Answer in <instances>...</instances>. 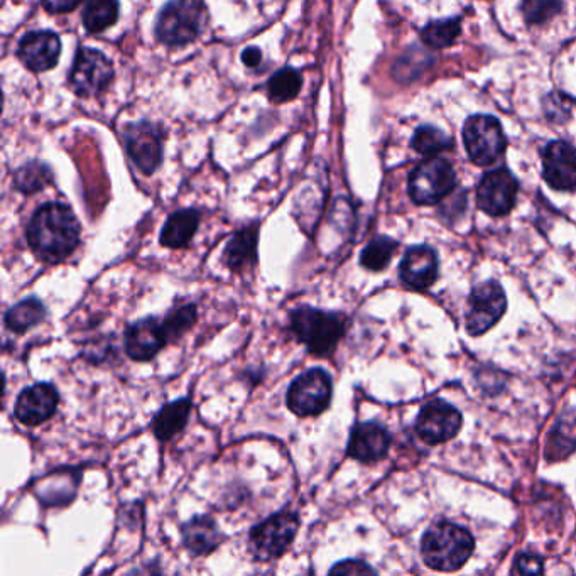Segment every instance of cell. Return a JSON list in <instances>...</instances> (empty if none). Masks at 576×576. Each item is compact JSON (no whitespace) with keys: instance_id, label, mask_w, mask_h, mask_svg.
<instances>
[{"instance_id":"cell-34","label":"cell","mask_w":576,"mask_h":576,"mask_svg":"<svg viewBox=\"0 0 576 576\" xmlns=\"http://www.w3.org/2000/svg\"><path fill=\"white\" fill-rule=\"evenodd\" d=\"M573 104H575V102H573L568 95L551 93V95H548L546 100H544V110H546V115H548L549 119L561 122V120L568 119Z\"/></svg>"},{"instance_id":"cell-4","label":"cell","mask_w":576,"mask_h":576,"mask_svg":"<svg viewBox=\"0 0 576 576\" xmlns=\"http://www.w3.org/2000/svg\"><path fill=\"white\" fill-rule=\"evenodd\" d=\"M299 524L298 514L288 509L272 514L250 529V553L264 563L278 560L294 543Z\"/></svg>"},{"instance_id":"cell-14","label":"cell","mask_w":576,"mask_h":576,"mask_svg":"<svg viewBox=\"0 0 576 576\" xmlns=\"http://www.w3.org/2000/svg\"><path fill=\"white\" fill-rule=\"evenodd\" d=\"M60 406V392L49 382H38L26 387L17 397L14 416L29 428L46 423L55 416Z\"/></svg>"},{"instance_id":"cell-17","label":"cell","mask_w":576,"mask_h":576,"mask_svg":"<svg viewBox=\"0 0 576 576\" xmlns=\"http://www.w3.org/2000/svg\"><path fill=\"white\" fill-rule=\"evenodd\" d=\"M543 178L553 190H576V151L570 144L549 142L543 151Z\"/></svg>"},{"instance_id":"cell-26","label":"cell","mask_w":576,"mask_h":576,"mask_svg":"<svg viewBox=\"0 0 576 576\" xmlns=\"http://www.w3.org/2000/svg\"><path fill=\"white\" fill-rule=\"evenodd\" d=\"M119 19V0H88L83 24L90 33H102Z\"/></svg>"},{"instance_id":"cell-23","label":"cell","mask_w":576,"mask_h":576,"mask_svg":"<svg viewBox=\"0 0 576 576\" xmlns=\"http://www.w3.org/2000/svg\"><path fill=\"white\" fill-rule=\"evenodd\" d=\"M191 406L190 397H181L178 401L164 404L151 423L154 436L159 441H169L185 430L190 421Z\"/></svg>"},{"instance_id":"cell-38","label":"cell","mask_w":576,"mask_h":576,"mask_svg":"<svg viewBox=\"0 0 576 576\" xmlns=\"http://www.w3.org/2000/svg\"><path fill=\"white\" fill-rule=\"evenodd\" d=\"M261 60V49L247 48L245 49L244 53H242V61H244L245 65L250 66V68H254V66L259 65Z\"/></svg>"},{"instance_id":"cell-21","label":"cell","mask_w":576,"mask_h":576,"mask_svg":"<svg viewBox=\"0 0 576 576\" xmlns=\"http://www.w3.org/2000/svg\"><path fill=\"white\" fill-rule=\"evenodd\" d=\"M257 245H259V229L250 225L239 230L223 249L222 261L232 272H242L257 264Z\"/></svg>"},{"instance_id":"cell-35","label":"cell","mask_w":576,"mask_h":576,"mask_svg":"<svg viewBox=\"0 0 576 576\" xmlns=\"http://www.w3.org/2000/svg\"><path fill=\"white\" fill-rule=\"evenodd\" d=\"M543 571V558L534 553H521L512 566V575H541Z\"/></svg>"},{"instance_id":"cell-28","label":"cell","mask_w":576,"mask_h":576,"mask_svg":"<svg viewBox=\"0 0 576 576\" xmlns=\"http://www.w3.org/2000/svg\"><path fill=\"white\" fill-rule=\"evenodd\" d=\"M301 87H303L301 73L294 68H283L272 75L267 88H269V97L272 102L284 104L298 97Z\"/></svg>"},{"instance_id":"cell-1","label":"cell","mask_w":576,"mask_h":576,"mask_svg":"<svg viewBox=\"0 0 576 576\" xmlns=\"http://www.w3.org/2000/svg\"><path fill=\"white\" fill-rule=\"evenodd\" d=\"M80 223L70 207L46 203L34 212L26 239L34 254L44 262H61L80 245Z\"/></svg>"},{"instance_id":"cell-15","label":"cell","mask_w":576,"mask_h":576,"mask_svg":"<svg viewBox=\"0 0 576 576\" xmlns=\"http://www.w3.org/2000/svg\"><path fill=\"white\" fill-rule=\"evenodd\" d=\"M391 433L375 421L355 424L348 438L347 455L357 462L372 465L386 458L391 448Z\"/></svg>"},{"instance_id":"cell-27","label":"cell","mask_w":576,"mask_h":576,"mask_svg":"<svg viewBox=\"0 0 576 576\" xmlns=\"http://www.w3.org/2000/svg\"><path fill=\"white\" fill-rule=\"evenodd\" d=\"M397 247L399 244L391 237H375L362 250L360 266L365 267L367 271H384L391 264Z\"/></svg>"},{"instance_id":"cell-8","label":"cell","mask_w":576,"mask_h":576,"mask_svg":"<svg viewBox=\"0 0 576 576\" xmlns=\"http://www.w3.org/2000/svg\"><path fill=\"white\" fill-rule=\"evenodd\" d=\"M468 158L479 166H489L504 154L507 139L499 120L490 115H473L463 127Z\"/></svg>"},{"instance_id":"cell-5","label":"cell","mask_w":576,"mask_h":576,"mask_svg":"<svg viewBox=\"0 0 576 576\" xmlns=\"http://www.w3.org/2000/svg\"><path fill=\"white\" fill-rule=\"evenodd\" d=\"M333 397V379L321 367L305 370L299 374L286 392V404L298 418H316L325 413Z\"/></svg>"},{"instance_id":"cell-19","label":"cell","mask_w":576,"mask_h":576,"mask_svg":"<svg viewBox=\"0 0 576 576\" xmlns=\"http://www.w3.org/2000/svg\"><path fill=\"white\" fill-rule=\"evenodd\" d=\"M17 53L29 70H51L60 60V38L49 31H34L21 39Z\"/></svg>"},{"instance_id":"cell-12","label":"cell","mask_w":576,"mask_h":576,"mask_svg":"<svg viewBox=\"0 0 576 576\" xmlns=\"http://www.w3.org/2000/svg\"><path fill=\"white\" fill-rule=\"evenodd\" d=\"M171 343L164 320L146 316L127 327L124 333L125 354L134 362H149Z\"/></svg>"},{"instance_id":"cell-10","label":"cell","mask_w":576,"mask_h":576,"mask_svg":"<svg viewBox=\"0 0 576 576\" xmlns=\"http://www.w3.org/2000/svg\"><path fill=\"white\" fill-rule=\"evenodd\" d=\"M463 416L453 404L433 399L424 404L416 419V433L428 445L453 440L462 430Z\"/></svg>"},{"instance_id":"cell-18","label":"cell","mask_w":576,"mask_h":576,"mask_svg":"<svg viewBox=\"0 0 576 576\" xmlns=\"http://www.w3.org/2000/svg\"><path fill=\"white\" fill-rule=\"evenodd\" d=\"M440 262L436 250L430 245H414L404 254L399 274L403 283L411 289H428L436 283Z\"/></svg>"},{"instance_id":"cell-31","label":"cell","mask_w":576,"mask_h":576,"mask_svg":"<svg viewBox=\"0 0 576 576\" xmlns=\"http://www.w3.org/2000/svg\"><path fill=\"white\" fill-rule=\"evenodd\" d=\"M164 325L168 330L171 343L180 340L186 332H190L198 321V308L193 303L188 305L174 306L168 315L164 316Z\"/></svg>"},{"instance_id":"cell-24","label":"cell","mask_w":576,"mask_h":576,"mask_svg":"<svg viewBox=\"0 0 576 576\" xmlns=\"http://www.w3.org/2000/svg\"><path fill=\"white\" fill-rule=\"evenodd\" d=\"M576 452V413L561 414L549 431L546 460L560 462Z\"/></svg>"},{"instance_id":"cell-36","label":"cell","mask_w":576,"mask_h":576,"mask_svg":"<svg viewBox=\"0 0 576 576\" xmlns=\"http://www.w3.org/2000/svg\"><path fill=\"white\" fill-rule=\"evenodd\" d=\"M364 573H375V570L364 561L357 560L342 561L330 570V575H364Z\"/></svg>"},{"instance_id":"cell-25","label":"cell","mask_w":576,"mask_h":576,"mask_svg":"<svg viewBox=\"0 0 576 576\" xmlns=\"http://www.w3.org/2000/svg\"><path fill=\"white\" fill-rule=\"evenodd\" d=\"M46 316H48V310H46L43 301L31 296V298L22 299L12 308H9L6 316H4V323H6L9 332L22 335L31 328L38 327L39 323L46 320Z\"/></svg>"},{"instance_id":"cell-30","label":"cell","mask_w":576,"mask_h":576,"mask_svg":"<svg viewBox=\"0 0 576 576\" xmlns=\"http://www.w3.org/2000/svg\"><path fill=\"white\" fill-rule=\"evenodd\" d=\"M452 139L446 136L445 132L436 129L433 125H423L419 127L413 137V147L423 156H436L445 149L452 147Z\"/></svg>"},{"instance_id":"cell-13","label":"cell","mask_w":576,"mask_h":576,"mask_svg":"<svg viewBox=\"0 0 576 576\" xmlns=\"http://www.w3.org/2000/svg\"><path fill=\"white\" fill-rule=\"evenodd\" d=\"M519 183L506 168L485 174L477 188V203L490 217H504L516 205Z\"/></svg>"},{"instance_id":"cell-7","label":"cell","mask_w":576,"mask_h":576,"mask_svg":"<svg viewBox=\"0 0 576 576\" xmlns=\"http://www.w3.org/2000/svg\"><path fill=\"white\" fill-rule=\"evenodd\" d=\"M457 176L446 159L428 158L409 176V196L416 205H436L452 193Z\"/></svg>"},{"instance_id":"cell-3","label":"cell","mask_w":576,"mask_h":576,"mask_svg":"<svg viewBox=\"0 0 576 576\" xmlns=\"http://www.w3.org/2000/svg\"><path fill=\"white\" fill-rule=\"evenodd\" d=\"M475 539L455 522L438 521L421 539V556L431 570L452 573L465 566L473 555Z\"/></svg>"},{"instance_id":"cell-2","label":"cell","mask_w":576,"mask_h":576,"mask_svg":"<svg viewBox=\"0 0 576 576\" xmlns=\"http://www.w3.org/2000/svg\"><path fill=\"white\" fill-rule=\"evenodd\" d=\"M348 318L338 311H325L313 306H299L289 315V328L315 357H327L342 342Z\"/></svg>"},{"instance_id":"cell-9","label":"cell","mask_w":576,"mask_h":576,"mask_svg":"<svg viewBox=\"0 0 576 576\" xmlns=\"http://www.w3.org/2000/svg\"><path fill=\"white\" fill-rule=\"evenodd\" d=\"M507 298L504 289L495 279L477 284L468 298L465 328L472 337L489 332L506 315Z\"/></svg>"},{"instance_id":"cell-6","label":"cell","mask_w":576,"mask_h":576,"mask_svg":"<svg viewBox=\"0 0 576 576\" xmlns=\"http://www.w3.org/2000/svg\"><path fill=\"white\" fill-rule=\"evenodd\" d=\"M205 11L198 0H171L159 12L156 38L168 46H185L202 33Z\"/></svg>"},{"instance_id":"cell-22","label":"cell","mask_w":576,"mask_h":576,"mask_svg":"<svg viewBox=\"0 0 576 576\" xmlns=\"http://www.w3.org/2000/svg\"><path fill=\"white\" fill-rule=\"evenodd\" d=\"M200 225V213L193 208L174 212L164 223L159 242L166 249H185L191 244Z\"/></svg>"},{"instance_id":"cell-33","label":"cell","mask_w":576,"mask_h":576,"mask_svg":"<svg viewBox=\"0 0 576 576\" xmlns=\"http://www.w3.org/2000/svg\"><path fill=\"white\" fill-rule=\"evenodd\" d=\"M460 34V19H445V21L430 22L423 29L424 41L433 48H446L455 43Z\"/></svg>"},{"instance_id":"cell-37","label":"cell","mask_w":576,"mask_h":576,"mask_svg":"<svg viewBox=\"0 0 576 576\" xmlns=\"http://www.w3.org/2000/svg\"><path fill=\"white\" fill-rule=\"evenodd\" d=\"M43 7L51 14H66L75 11L83 0H41Z\"/></svg>"},{"instance_id":"cell-11","label":"cell","mask_w":576,"mask_h":576,"mask_svg":"<svg viewBox=\"0 0 576 576\" xmlns=\"http://www.w3.org/2000/svg\"><path fill=\"white\" fill-rule=\"evenodd\" d=\"M114 70L104 53L97 49H78L75 63L71 68L70 83L80 97H97L109 87Z\"/></svg>"},{"instance_id":"cell-29","label":"cell","mask_w":576,"mask_h":576,"mask_svg":"<svg viewBox=\"0 0 576 576\" xmlns=\"http://www.w3.org/2000/svg\"><path fill=\"white\" fill-rule=\"evenodd\" d=\"M51 183V171L44 164L29 163L17 169L14 174V185L26 195H33Z\"/></svg>"},{"instance_id":"cell-32","label":"cell","mask_w":576,"mask_h":576,"mask_svg":"<svg viewBox=\"0 0 576 576\" xmlns=\"http://www.w3.org/2000/svg\"><path fill=\"white\" fill-rule=\"evenodd\" d=\"M522 16L531 26H541L563 11V0H522Z\"/></svg>"},{"instance_id":"cell-16","label":"cell","mask_w":576,"mask_h":576,"mask_svg":"<svg viewBox=\"0 0 576 576\" xmlns=\"http://www.w3.org/2000/svg\"><path fill=\"white\" fill-rule=\"evenodd\" d=\"M125 147L144 174H153L163 161L161 134L153 124L139 122L125 131Z\"/></svg>"},{"instance_id":"cell-20","label":"cell","mask_w":576,"mask_h":576,"mask_svg":"<svg viewBox=\"0 0 576 576\" xmlns=\"http://www.w3.org/2000/svg\"><path fill=\"white\" fill-rule=\"evenodd\" d=\"M181 541L191 555L208 556L220 548L225 536L213 517L195 516L181 526Z\"/></svg>"}]
</instances>
